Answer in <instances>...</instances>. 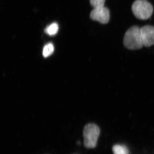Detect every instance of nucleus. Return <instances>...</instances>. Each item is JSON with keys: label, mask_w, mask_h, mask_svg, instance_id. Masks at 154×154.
<instances>
[{"label": "nucleus", "mask_w": 154, "mask_h": 154, "mask_svg": "<svg viewBox=\"0 0 154 154\" xmlns=\"http://www.w3.org/2000/svg\"><path fill=\"white\" fill-rule=\"evenodd\" d=\"M113 154H129V150L126 146L115 145L112 148Z\"/></svg>", "instance_id": "nucleus-6"}, {"label": "nucleus", "mask_w": 154, "mask_h": 154, "mask_svg": "<svg viewBox=\"0 0 154 154\" xmlns=\"http://www.w3.org/2000/svg\"><path fill=\"white\" fill-rule=\"evenodd\" d=\"M133 14L137 19L147 20L150 18L153 12V8L147 0H136L131 7Z\"/></svg>", "instance_id": "nucleus-2"}, {"label": "nucleus", "mask_w": 154, "mask_h": 154, "mask_svg": "<svg viewBox=\"0 0 154 154\" xmlns=\"http://www.w3.org/2000/svg\"><path fill=\"white\" fill-rule=\"evenodd\" d=\"M58 25L56 23H54L48 26L45 30V32L50 36L55 35L58 31Z\"/></svg>", "instance_id": "nucleus-7"}, {"label": "nucleus", "mask_w": 154, "mask_h": 154, "mask_svg": "<svg viewBox=\"0 0 154 154\" xmlns=\"http://www.w3.org/2000/svg\"><path fill=\"white\" fill-rule=\"evenodd\" d=\"M143 46L149 47L154 45V27L145 25L140 28Z\"/></svg>", "instance_id": "nucleus-5"}, {"label": "nucleus", "mask_w": 154, "mask_h": 154, "mask_svg": "<svg viewBox=\"0 0 154 154\" xmlns=\"http://www.w3.org/2000/svg\"><path fill=\"white\" fill-rule=\"evenodd\" d=\"M105 0H90L91 5L94 8L104 7Z\"/></svg>", "instance_id": "nucleus-9"}, {"label": "nucleus", "mask_w": 154, "mask_h": 154, "mask_svg": "<svg viewBox=\"0 0 154 154\" xmlns=\"http://www.w3.org/2000/svg\"><path fill=\"white\" fill-rule=\"evenodd\" d=\"M90 17L92 20L101 24H107L110 21V11L105 7L94 8L91 12Z\"/></svg>", "instance_id": "nucleus-4"}, {"label": "nucleus", "mask_w": 154, "mask_h": 154, "mask_svg": "<svg viewBox=\"0 0 154 154\" xmlns=\"http://www.w3.org/2000/svg\"><path fill=\"white\" fill-rule=\"evenodd\" d=\"M54 51V47L52 43H48L44 46L43 50V55L44 57H47L51 55Z\"/></svg>", "instance_id": "nucleus-8"}, {"label": "nucleus", "mask_w": 154, "mask_h": 154, "mask_svg": "<svg viewBox=\"0 0 154 154\" xmlns=\"http://www.w3.org/2000/svg\"><path fill=\"white\" fill-rule=\"evenodd\" d=\"M123 43L125 47L131 50L140 49L143 46L140 28L133 26L125 33Z\"/></svg>", "instance_id": "nucleus-1"}, {"label": "nucleus", "mask_w": 154, "mask_h": 154, "mask_svg": "<svg viewBox=\"0 0 154 154\" xmlns=\"http://www.w3.org/2000/svg\"><path fill=\"white\" fill-rule=\"evenodd\" d=\"M100 128L94 123L87 124L84 128L83 136L84 146L87 148H94L100 135Z\"/></svg>", "instance_id": "nucleus-3"}]
</instances>
